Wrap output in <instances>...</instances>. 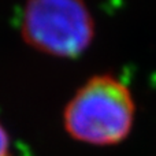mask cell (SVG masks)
<instances>
[{
  "instance_id": "1",
  "label": "cell",
  "mask_w": 156,
  "mask_h": 156,
  "mask_svg": "<svg viewBox=\"0 0 156 156\" xmlns=\"http://www.w3.org/2000/svg\"><path fill=\"white\" fill-rule=\"evenodd\" d=\"M134 118L136 103L129 86L112 74H96L67 101L63 127L82 144L112 147L129 137Z\"/></svg>"
},
{
  "instance_id": "2",
  "label": "cell",
  "mask_w": 156,
  "mask_h": 156,
  "mask_svg": "<svg viewBox=\"0 0 156 156\" xmlns=\"http://www.w3.org/2000/svg\"><path fill=\"white\" fill-rule=\"evenodd\" d=\"M19 27L30 48L60 59L85 54L96 32L85 0H26Z\"/></svg>"
},
{
  "instance_id": "3",
  "label": "cell",
  "mask_w": 156,
  "mask_h": 156,
  "mask_svg": "<svg viewBox=\"0 0 156 156\" xmlns=\"http://www.w3.org/2000/svg\"><path fill=\"white\" fill-rule=\"evenodd\" d=\"M0 156H11V137L0 121Z\"/></svg>"
}]
</instances>
